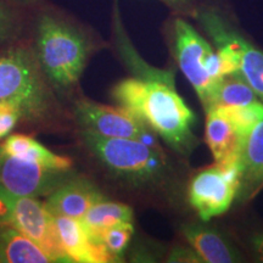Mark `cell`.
I'll return each instance as SVG.
<instances>
[{"label": "cell", "instance_id": "9c48e42d", "mask_svg": "<svg viewBox=\"0 0 263 263\" xmlns=\"http://www.w3.org/2000/svg\"><path fill=\"white\" fill-rule=\"evenodd\" d=\"M239 188L236 167L213 164L197 172L189 184V201L202 221L226 213Z\"/></svg>", "mask_w": 263, "mask_h": 263}, {"label": "cell", "instance_id": "484cf974", "mask_svg": "<svg viewBox=\"0 0 263 263\" xmlns=\"http://www.w3.org/2000/svg\"><path fill=\"white\" fill-rule=\"evenodd\" d=\"M252 246H254V250L259 261L263 262V235L255 236L254 240H252Z\"/></svg>", "mask_w": 263, "mask_h": 263}, {"label": "cell", "instance_id": "44dd1931", "mask_svg": "<svg viewBox=\"0 0 263 263\" xmlns=\"http://www.w3.org/2000/svg\"><path fill=\"white\" fill-rule=\"evenodd\" d=\"M236 127L239 133L245 138L259 121L263 120V103L241 105V106H213Z\"/></svg>", "mask_w": 263, "mask_h": 263}, {"label": "cell", "instance_id": "5b68a950", "mask_svg": "<svg viewBox=\"0 0 263 263\" xmlns=\"http://www.w3.org/2000/svg\"><path fill=\"white\" fill-rule=\"evenodd\" d=\"M174 57L180 71L195 89L205 110L212 104L213 95L226 76H229L218 51L184 18L173 22Z\"/></svg>", "mask_w": 263, "mask_h": 263}, {"label": "cell", "instance_id": "2e32d148", "mask_svg": "<svg viewBox=\"0 0 263 263\" xmlns=\"http://www.w3.org/2000/svg\"><path fill=\"white\" fill-rule=\"evenodd\" d=\"M189 246L195 250L202 262L233 263L239 262L240 256L215 230L199 224H188L182 229Z\"/></svg>", "mask_w": 263, "mask_h": 263}, {"label": "cell", "instance_id": "e0dca14e", "mask_svg": "<svg viewBox=\"0 0 263 263\" xmlns=\"http://www.w3.org/2000/svg\"><path fill=\"white\" fill-rule=\"evenodd\" d=\"M50 255L11 227L0 226V263H50Z\"/></svg>", "mask_w": 263, "mask_h": 263}, {"label": "cell", "instance_id": "52a82bcc", "mask_svg": "<svg viewBox=\"0 0 263 263\" xmlns=\"http://www.w3.org/2000/svg\"><path fill=\"white\" fill-rule=\"evenodd\" d=\"M195 16L217 51L235 66L238 73L263 103V51L213 9H199Z\"/></svg>", "mask_w": 263, "mask_h": 263}, {"label": "cell", "instance_id": "277c9868", "mask_svg": "<svg viewBox=\"0 0 263 263\" xmlns=\"http://www.w3.org/2000/svg\"><path fill=\"white\" fill-rule=\"evenodd\" d=\"M85 149L105 171L134 188H153L166 182L170 164L160 147L136 139L108 138L81 130Z\"/></svg>", "mask_w": 263, "mask_h": 263}, {"label": "cell", "instance_id": "d4e9b609", "mask_svg": "<svg viewBox=\"0 0 263 263\" xmlns=\"http://www.w3.org/2000/svg\"><path fill=\"white\" fill-rule=\"evenodd\" d=\"M161 2L179 12L196 11L194 9V0H161Z\"/></svg>", "mask_w": 263, "mask_h": 263}, {"label": "cell", "instance_id": "d6986e66", "mask_svg": "<svg viewBox=\"0 0 263 263\" xmlns=\"http://www.w3.org/2000/svg\"><path fill=\"white\" fill-rule=\"evenodd\" d=\"M257 101L261 100L241 76L239 73L229 74L219 82L210 108L213 106H241Z\"/></svg>", "mask_w": 263, "mask_h": 263}, {"label": "cell", "instance_id": "7402d4cb", "mask_svg": "<svg viewBox=\"0 0 263 263\" xmlns=\"http://www.w3.org/2000/svg\"><path fill=\"white\" fill-rule=\"evenodd\" d=\"M133 230V223H120L101 233L100 242L116 261L123 255L129 245Z\"/></svg>", "mask_w": 263, "mask_h": 263}, {"label": "cell", "instance_id": "cb8c5ba5", "mask_svg": "<svg viewBox=\"0 0 263 263\" xmlns=\"http://www.w3.org/2000/svg\"><path fill=\"white\" fill-rule=\"evenodd\" d=\"M168 262H202L200 256L192 246L190 248H184V246H176L172 249L168 256Z\"/></svg>", "mask_w": 263, "mask_h": 263}, {"label": "cell", "instance_id": "3957f363", "mask_svg": "<svg viewBox=\"0 0 263 263\" xmlns=\"http://www.w3.org/2000/svg\"><path fill=\"white\" fill-rule=\"evenodd\" d=\"M51 88L32 42L18 39L0 48V103L16 105L22 120L45 122L57 111Z\"/></svg>", "mask_w": 263, "mask_h": 263}, {"label": "cell", "instance_id": "4fadbf2b", "mask_svg": "<svg viewBox=\"0 0 263 263\" xmlns=\"http://www.w3.org/2000/svg\"><path fill=\"white\" fill-rule=\"evenodd\" d=\"M206 114L205 139L215 162L226 167H236L245 138L216 107L209 108Z\"/></svg>", "mask_w": 263, "mask_h": 263}, {"label": "cell", "instance_id": "30bf717a", "mask_svg": "<svg viewBox=\"0 0 263 263\" xmlns=\"http://www.w3.org/2000/svg\"><path fill=\"white\" fill-rule=\"evenodd\" d=\"M67 173L47 170L0 150V185L15 195L48 196L68 179Z\"/></svg>", "mask_w": 263, "mask_h": 263}, {"label": "cell", "instance_id": "8fae6325", "mask_svg": "<svg viewBox=\"0 0 263 263\" xmlns=\"http://www.w3.org/2000/svg\"><path fill=\"white\" fill-rule=\"evenodd\" d=\"M54 222L59 240L70 262L106 263L116 261L101 242L91 238L81 219L54 216Z\"/></svg>", "mask_w": 263, "mask_h": 263}, {"label": "cell", "instance_id": "ba28073f", "mask_svg": "<svg viewBox=\"0 0 263 263\" xmlns=\"http://www.w3.org/2000/svg\"><path fill=\"white\" fill-rule=\"evenodd\" d=\"M73 115L81 130L108 138L136 139L150 146L160 147L155 132L124 107L108 106L89 99H81L76 101Z\"/></svg>", "mask_w": 263, "mask_h": 263}, {"label": "cell", "instance_id": "6da1fadb", "mask_svg": "<svg viewBox=\"0 0 263 263\" xmlns=\"http://www.w3.org/2000/svg\"><path fill=\"white\" fill-rule=\"evenodd\" d=\"M117 54L133 76L115 84V103L139 117L177 154L192 155L199 146L196 117L176 89L174 72L147 64L130 41L123 42Z\"/></svg>", "mask_w": 263, "mask_h": 263}, {"label": "cell", "instance_id": "5bb4252c", "mask_svg": "<svg viewBox=\"0 0 263 263\" xmlns=\"http://www.w3.org/2000/svg\"><path fill=\"white\" fill-rule=\"evenodd\" d=\"M238 197L244 202L251 199L263 184V120L250 132L238 160Z\"/></svg>", "mask_w": 263, "mask_h": 263}, {"label": "cell", "instance_id": "7a4b0ae2", "mask_svg": "<svg viewBox=\"0 0 263 263\" xmlns=\"http://www.w3.org/2000/svg\"><path fill=\"white\" fill-rule=\"evenodd\" d=\"M32 45L51 87L67 90L80 82L99 43L70 16L44 8L34 18Z\"/></svg>", "mask_w": 263, "mask_h": 263}, {"label": "cell", "instance_id": "8992f818", "mask_svg": "<svg viewBox=\"0 0 263 263\" xmlns=\"http://www.w3.org/2000/svg\"><path fill=\"white\" fill-rule=\"evenodd\" d=\"M0 226L11 227L28 236L54 262H70L59 240L54 215L38 197L15 195L0 185Z\"/></svg>", "mask_w": 263, "mask_h": 263}, {"label": "cell", "instance_id": "ac0fdd59", "mask_svg": "<svg viewBox=\"0 0 263 263\" xmlns=\"http://www.w3.org/2000/svg\"><path fill=\"white\" fill-rule=\"evenodd\" d=\"M133 210L126 203L100 200L88 210L81 219L91 238L100 242V235L104 230L120 223H133Z\"/></svg>", "mask_w": 263, "mask_h": 263}, {"label": "cell", "instance_id": "ffe728a7", "mask_svg": "<svg viewBox=\"0 0 263 263\" xmlns=\"http://www.w3.org/2000/svg\"><path fill=\"white\" fill-rule=\"evenodd\" d=\"M25 10L8 0H0V48L22 38Z\"/></svg>", "mask_w": 263, "mask_h": 263}, {"label": "cell", "instance_id": "4316f807", "mask_svg": "<svg viewBox=\"0 0 263 263\" xmlns=\"http://www.w3.org/2000/svg\"><path fill=\"white\" fill-rule=\"evenodd\" d=\"M8 2L16 4L21 8L25 9H31V8H37L41 4V0H8Z\"/></svg>", "mask_w": 263, "mask_h": 263}, {"label": "cell", "instance_id": "7c38bea8", "mask_svg": "<svg viewBox=\"0 0 263 263\" xmlns=\"http://www.w3.org/2000/svg\"><path fill=\"white\" fill-rule=\"evenodd\" d=\"M105 199L99 189L83 178L67 179L47 199V207L54 216L82 219L95 202Z\"/></svg>", "mask_w": 263, "mask_h": 263}, {"label": "cell", "instance_id": "9a60e30c", "mask_svg": "<svg viewBox=\"0 0 263 263\" xmlns=\"http://www.w3.org/2000/svg\"><path fill=\"white\" fill-rule=\"evenodd\" d=\"M0 150L16 159L35 163L55 172H70L73 166V161L70 157L55 154L27 134H9L0 143Z\"/></svg>", "mask_w": 263, "mask_h": 263}, {"label": "cell", "instance_id": "603a6c76", "mask_svg": "<svg viewBox=\"0 0 263 263\" xmlns=\"http://www.w3.org/2000/svg\"><path fill=\"white\" fill-rule=\"evenodd\" d=\"M21 120V110L16 105L0 103V140L11 134Z\"/></svg>", "mask_w": 263, "mask_h": 263}]
</instances>
